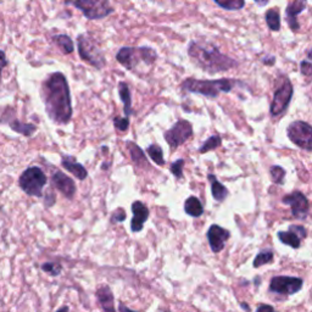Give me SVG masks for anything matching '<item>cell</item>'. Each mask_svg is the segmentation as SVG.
<instances>
[{"label": "cell", "mask_w": 312, "mask_h": 312, "mask_svg": "<svg viewBox=\"0 0 312 312\" xmlns=\"http://www.w3.org/2000/svg\"><path fill=\"white\" fill-rule=\"evenodd\" d=\"M46 111L56 125H68L72 119V100L68 79L61 72H54L44 79L40 88Z\"/></svg>", "instance_id": "1"}, {"label": "cell", "mask_w": 312, "mask_h": 312, "mask_svg": "<svg viewBox=\"0 0 312 312\" xmlns=\"http://www.w3.org/2000/svg\"><path fill=\"white\" fill-rule=\"evenodd\" d=\"M188 54L198 68L209 73L228 71L237 65L233 59L224 55L211 44L192 42L188 47Z\"/></svg>", "instance_id": "2"}, {"label": "cell", "mask_w": 312, "mask_h": 312, "mask_svg": "<svg viewBox=\"0 0 312 312\" xmlns=\"http://www.w3.org/2000/svg\"><path fill=\"white\" fill-rule=\"evenodd\" d=\"M158 59V54L149 47H123L117 52L116 60L129 71H138L142 66L149 68Z\"/></svg>", "instance_id": "3"}, {"label": "cell", "mask_w": 312, "mask_h": 312, "mask_svg": "<svg viewBox=\"0 0 312 312\" xmlns=\"http://www.w3.org/2000/svg\"><path fill=\"white\" fill-rule=\"evenodd\" d=\"M237 82L233 79H215V81H200V79L188 78L183 82L182 88L184 91L192 92V93L202 94L209 98H216L217 95L224 92V93H228Z\"/></svg>", "instance_id": "4"}, {"label": "cell", "mask_w": 312, "mask_h": 312, "mask_svg": "<svg viewBox=\"0 0 312 312\" xmlns=\"http://www.w3.org/2000/svg\"><path fill=\"white\" fill-rule=\"evenodd\" d=\"M66 4H72L88 20H101L114 12L109 0H68Z\"/></svg>", "instance_id": "5"}, {"label": "cell", "mask_w": 312, "mask_h": 312, "mask_svg": "<svg viewBox=\"0 0 312 312\" xmlns=\"http://www.w3.org/2000/svg\"><path fill=\"white\" fill-rule=\"evenodd\" d=\"M21 189L31 196H42L43 188L47 184V176L42 168L33 166L22 172L18 180Z\"/></svg>", "instance_id": "6"}, {"label": "cell", "mask_w": 312, "mask_h": 312, "mask_svg": "<svg viewBox=\"0 0 312 312\" xmlns=\"http://www.w3.org/2000/svg\"><path fill=\"white\" fill-rule=\"evenodd\" d=\"M78 44V53L81 59L83 61L88 62L89 65L94 66L95 69L100 70L105 66V56L98 44L92 39L91 37L84 36V34H79L77 37Z\"/></svg>", "instance_id": "7"}, {"label": "cell", "mask_w": 312, "mask_h": 312, "mask_svg": "<svg viewBox=\"0 0 312 312\" xmlns=\"http://www.w3.org/2000/svg\"><path fill=\"white\" fill-rule=\"evenodd\" d=\"M286 133L295 145L304 150L312 151V126L302 121H295L289 125Z\"/></svg>", "instance_id": "8"}, {"label": "cell", "mask_w": 312, "mask_h": 312, "mask_svg": "<svg viewBox=\"0 0 312 312\" xmlns=\"http://www.w3.org/2000/svg\"><path fill=\"white\" fill-rule=\"evenodd\" d=\"M193 136V127L187 120H180L165 132V141L172 150L186 143Z\"/></svg>", "instance_id": "9"}, {"label": "cell", "mask_w": 312, "mask_h": 312, "mask_svg": "<svg viewBox=\"0 0 312 312\" xmlns=\"http://www.w3.org/2000/svg\"><path fill=\"white\" fill-rule=\"evenodd\" d=\"M293 97V85L288 78H284V82L281 87L276 91L273 97L272 104H271L270 113L272 116H279L288 107Z\"/></svg>", "instance_id": "10"}, {"label": "cell", "mask_w": 312, "mask_h": 312, "mask_svg": "<svg viewBox=\"0 0 312 312\" xmlns=\"http://www.w3.org/2000/svg\"><path fill=\"white\" fill-rule=\"evenodd\" d=\"M302 288V279L297 277L279 276L271 279L270 289L278 294H295Z\"/></svg>", "instance_id": "11"}, {"label": "cell", "mask_w": 312, "mask_h": 312, "mask_svg": "<svg viewBox=\"0 0 312 312\" xmlns=\"http://www.w3.org/2000/svg\"><path fill=\"white\" fill-rule=\"evenodd\" d=\"M283 203L292 208V213L295 218L304 219L308 213V202L306 196L300 192H294L283 198Z\"/></svg>", "instance_id": "12"}, {"label": "cell", "mask_w": 312, "mask_h": 312, "mask_svg": "<svg viewBox=\"0 0 312 312\" xmlns=\"http://www.w3.org/2000/svg\"><path fill=\"white\" fill-rule=\"evenodd\" d=\"M52 182L54 187L56 188L59 192H61L68 199H72L76 194V184L73 182L72 178L66 176L61 171L55 170L52 176Z\"/></svg>", "instance_id": "13"}, {"label": "cell", "mask_w": 312, "mask_h": 312, "mask_svg": "<svg viewBox=\"0 0 312 312\" xmlns=\"http://www.w3.org/2000/svg\"><path fill=\"white\" fill-rule=\"evenodd\" d=\"M229 238V232L227 229L219 227L217 225H212L208 231V240L213 253H219L225 248L226 241Z\"/></svg>", "instance_id": "14"}, {"label": "cell", "mask_w": 312, "mask_h": 312, "mask_svg": "<svg viewBox=\"0 0 312 312\" xmlns=\"http://www.w3.org/2000/svg\"><path fill=\"white\" fill-rule=\"evenodd\" d=\"M132 212H133V218L130 222V229L135 233L141 232L146 219L149 218V210L142 202H135L132 204Z\"/></svg>", "instance_id": "15"}, {"label": "cell", "mask_w": 312, "mask_h": 312, "mask_svg": "<svg viewBox=\"0 0 312 312\" xmlns=\"http://www.w3.org/2000/svg\"><path fill=\"white\" fill-rule=\"evenodd\" d=\"M305 9H306V0H294V2H292L291 4L288 5V8H286V21H288L289 27H291L293 32H298L299 28H300L297 17Z\"/></svg>", "instance_id": "16"}, {"label": "cell", "mask_w": 312, "mask_h": 312, "mask_svg": "<svg viewBox=\"0 0 312 312\" xmlns=\"http://www.w3.org/2000/svg\"><path fill=\"white\" fill-rule=\"evenodd\" d=\"M61 165L66 171H69L70 173H72L77 180L83 181L87 178L88 172L85 170L83 165H81L79 162L76 161V159L73 156L63 155L61 158Z\"/></svg>", "instance_id": "17"}, {"label": "cell", "mask_w": 312, "mask_h": 312, "mask_svg": "<svg viewBox=\"0 0 312 312\" xmlns=\"http://www.w3.org/2000/svg\"><path fill=\"white\" fill-rule=\"evenodd\" d=\"M97 298L105 312H116L114 307V295L109 286H100L97 291Z\"/></svg>", "instance_id": "18"}, {"label": "cell", "mask_w": 312, "mask_h": 312, "mask_svg": "<svg viewBox=\"0 0 312 312\" xmlns=\"http://www.w3.org/2000/svg\"><path fill=\"white\" fill-rule=\"evenodd\" d=\"M127 149H128L130 158H132V161L135 162L137 166L139 167H148V160H146L144 152L142 151V149L139 148L138 145L136 144L135 142H127Z\"/></svg>", "instance_id": "19"}, {"label": "cell", "mask_w": 312, "mask_h": 312, "mask_svg": "<svg viewBox=\"0 0 312 312\" xmlns=\"http://www.w3.org/2000/svg\"><path fill=\"white\" fill-rule=\"evenodd\" d=\"M119 94L121 100L123 103V113H125L126 117H129L133 114L132 109V99H130V92L127 83L125 82H121L119 83Z\"/></svg>", "instance_id": "20"}, {"label": "cell", "mask_w": 312, "mask_h": 312, "mask_svg": "<svg viewBox=\"0 0 312 312\" xmlns=\"http://www.w3.org/2000/svg\"><path fill=\"white\" fill-rule=\"evenodd\" d=\"M184 210L192 217H200L204 212V208L200 203V200L195 196H190L184 203Z\"/></svg>", "instance_id": "21"}, {"label": "cell", "mask_w": 312, "mask_h": 312, "mask_svg": "<svg viewBox=\"0 0 312 312\" xmlns=\"http://www.w3.org/2000/svg\"><path fill=\"white\" fill-rule=\"evenodd\" d=\"M208 178H209L210 183H211V192H212L213 198H215V200H217V202H224L228 194L226 187L224 186V184L219 183L217 181V178L213 176V174H209Z\"/></svg>", "instance_id": "22"}, {"label": "cell", "mask_w": 312, "mask_h": 312, "mask_svg": "<svg viewBox=\"0 0 312 312\" xmlns=\"http://www.w3.org/2000/svg\"><path fill=\"white\" fill-rule=\"evenodd\" d=\"M10 128L12 130H15V132L20 133V135L26 136V137H31L37 130V127L34 125H32V123H25V122H21V121H18V120L11 121Z\"/></svg>", "instance_id": "23"}, {"label": "cell", "mask_w": 312, "mask_h": 312, "mask_svg": "<svg viewBox=\"0 0 312 312\" xmlns=\"http://www.w3.org/2000/svg\"><path fill=\"white\" fill-rule=\"evenodd\" d=\"M53 39L56 43V46L62 50L63 54L73 53V49H75L73 48V42L68 34H57V36H54Z\"/></svg>", "instance_id": "24"}, {"label": "cell", "mask_w": 312, "mask_h": 312, "mask_svg": "<svg viewBox=\"0 0 312 312\" xmlns=\"http://www.w3.org/2000/svg\"><path fill=\"white\" fill-rule=\"evenodd\" d=\"M278 238H279V240L282 241V243L289 245V247H292V248H295V249L300 247L301 239L298 237L297 234L294 233V232H292V231L279 232Z\"/></svg>", "instance_id": "25"}, {"label": "cell", "mask_w": 312, "mask_h": 312, "mask_svg": "<svg viewBox=\"0 0 312 312\" xmlns=\"http://www.w3.org/2000/svg\"><path fill=\"white\" fill-rule=\"evenodd\" d=\"M146 152H148V155L150 156L151 160L154 161L156 165H159V166H164L165 165L164 151H162V149L160 148V146L156 145V144L149 145L148 148H146Z\"/></svg>", "instance_id": "26"}, {"label": "cell", "mask_w": 312, "mask_h": 312, "mask_svg": "<svg viewBox=\"0 0 312 312\" xmlns=\"http://www.w3.org/2000/svg\"><path fill=\"white\" fill-rule=\"evenodd\" d=\"M265 17L271 31H275V32L279 31V28H281V17H279L278 11L271 9V10L266 12Z\"/></svg>", "instance_id": "27"}, {"label": "cell", "mask_w": 312, "mask_h": 312, "mask_svg": "<svg viewBox=\"0 0 312 312\" xmlns=\"http://www.w3.org/2000/svg\"><path fill=\"white\" fill-rule=\"evenodd\" d=\"M218 6L225 10H240L244 8L245 0H213Z\"/></svg>", "instance_id": "28"}, {"label": "cell", "mask_w": 312, "mask_h": 312, "mask_svg": "<svg viewBox=\"0 0 312 312\" xmlns=\"http://www.w3.org/2000/svg\"><path fill=\"white\" fill-rule=\"evenodd\" d=\"M221 138H219L218 136H212L210 137V138L206 141L204 144L200 146L199 152L200 154H205V152H208L210 150H213V149L218 148L219 145H221Z\"/></svg>", "instance_id": "29"}, {"label": "cell", "mask_w": 312, "mask_h": 312, "mask_svg": "<svg viewBox=\"0 0 312 312\" xmlns=\"http://www.w3.org/2000/svg\"><path fill=\"white\" fill-rule=\"evenodd\" d=\"M273 260V253L271 250L266 251H261L260 254H257V256L254 260V267H260L262 265H266V263H270L271 261Z\"/></svg>", "instance_id": "30"}, {"label": "cell", "mask_w": 312, "mask_h": 312, "mask_svg": "<svg viewBox=\"0 0 312 312\" xmlns=\"http://www.w3.org/2000/svg\"><path fill=\"white\" fill-rule=\"evenodd\" d=\"M271 176H272L273 182L277 184H282L285 176V171L281 166H273L271 168Z\"/></svg>", "instance_id": "31"}, {"label": "cell", "mask_w": 312, "mask_h": 312, "mask_svg": "<svg viewBox=\"0 0 312 312\" xmlns=\"http://www.w3.org/2000/svg\"><path fill=\"white\" fill-rule=\"evenodd\" d=\"M183 166H184L183 159H178L177 161H174L170 167L172 174H173L176 178H183Z\"/></svg>", "instance_id": "32"}, {"label": "cell", "mask_w": 312, "mask_h": 312, "mask_svg": "<svg viewBox=\"0 0 312 312\" xmlns=\"http://www.w3.org/2000/svg\"><path fill=\"white\" fill-rule=\"evenodd\" d=\"M115 128L121 130V132H126L129 128V120L128 117H115L114 119Z\"/></svg>", "instance_id": "33"}, {"label": "cell", "mask_w": 312, "mask_h": 312, "mask_svg": "<svg viewBox=\"0 0 312 312\" xmlns=\"http://www.w3.org/2000/svg\"><path fill=\"white\" fill-rule=\"evenodd\" d=\"M42 270L46 271V272L49 273V275L57 276V275H60V272H61V266L57 265V263L48 262V263H44V265L42 266Z\"/></svg>", "instance_id": "34"}, {"label": "cell", "mask_w": 312, "mask_h": 312, "mask_svg": "<svg viewBox=\"0 0 312 312\" xmlns=\"http://www.w3.org/2000/svg\"><path fill=\"white\" fill-rule=\"evenodd\" d=\"M126 219V212L123 209H117L116 211L113 213V217H111V222L117 224V222H122Z\"/></svg>", "instance_id": "35"}, {"label": "cell", "mask_w": 312, "mask_h": 312, "mask_svg": "<svg viewBox=\"0 0 312 312\" xmlns=\"http://www.w3.org/2000/svg\"><path fill=\"white\" fill-rule=\"evenodd\" d=\"M300 71L305 76H312V63L307 61H302L300 63Z\"/></svg>", "instance_id": "36"}, {"label": "cell", "mask_w": 312, "mask_h": 312, "mask_svg": "<svg viewBox=\"0 0 312 312\" xmlns=\"http://www.w3.org/2000/svg\"><path fill=\"white\" fill-rule=\"evenodd\" d=\"M289 231L294 232V233L297 234L300 239H301V237L304 238L305 235H306V231H305V228L301 227V226H292V227L289 228Z\"/></svg>", "instance_id": "37"}, {"label": "cell", "mask_w": 312, "mask_h": 312, "mask_svg": "<svg viewBox=\"0 0 312 312\" xmlns=\"http://www.w3.org/2000/svg\"><path fill=\"white\" fill-rule=\"evenodd\" d=\"M6 65H8V59H6L5 53L3 52V50H0V75H2L3 69H4Z\"/></svg>", "instance_id": "38"}, {"label": "cell", "mask_w": 312, "mask_h": 312, "mask_svg": "<svg viewBox=\"0 0 312 312\" xmlns=\"http://www.w3.org/2000/svg\"><path fill=\"white\" fill-rule=\"evenodd\" d=\"M46 204L48 208L54 205V204H55V194H53L52 192L48 193V195L46 196Z\"/></svg>", "instance_id": "39"}, {"label": "cell", "mask_w": 312, "mask_h": 312, "mask_svg": "<svg viewBox=\"0 0 312 312\" xmlns=\"http://www.w3.org/2000/svg\"><path fill=\"white\" fill-rule=\"evenodd\" d=\"M256 312H276V311L275 308L270 306V305H261V306L257 307Z\"/></svg>", "instance_id": "40"}, {"label": "cell", "mask_w": 312, "mask_h": 312, "mask_svg": "<svg viewBox=\"0 0 312 312\" xmlns=\"http://www.w3.org/2000/svg\"><path fill=\"white\" fill-rule=\"evenodd\" d=\"M120 311L121 312H136V311L129 310V308L127 307V306H125V305H123V304H120Z\"/></svg>", "instance_id": "41"}, {"label": "cell", "mask_w": 312, "mask_h": 312, "mask_svg": "<svg viewBox=\"0 0 312 312\" xmlns=\"http://www.w3.org/2000/svg\"><path fill=\"white\" fill-rule=\"evenodd\" d=\"M69 310H70V308L68 306H63L61 308H59V310H57L56 312H69Z\"/></svg>", "instance_id": "42"}, {"label": "cell", "mask_w": 312, "mask_h": 312, "mask_svg": "<svg viewBox=\"0 0 312 312\" xmlns=\"http://www.w3.org/2000/svg\"><path fill=\"white\" fill-rule=\"evenodd\" d=\"M255 2L257 3V4H261V5H262V4H266L267 0H255Z\"/></svg>", "instance_id": "43"}, {"label": "cell", "mask_w": 312, "mask_h": 312, "mask_svg": "<svg viewBox=\"0 0 312 312\" xmlns=\"http://www.w3.org/2000/svg\"><path fill=\"white\" fill-rule=\"evenodd\" d=\"M307 56H308V59L312 60V49L310 50V52H308V55Z\"/></svg>", "instance_id": "44"}, {"label": "cell", "mask_w": 312, "mask_h": 312, "mask_svg": "<svg viewBox=\"0 0 312 312\" xmlns=\"http://www.w3.org/2000/svg\"><path fill=\"white\" fill-rule=\"evenodd\" d=\"M165 312H168V311H165Z\"/></svg>", "instance_id": "45"}]
</instances>
